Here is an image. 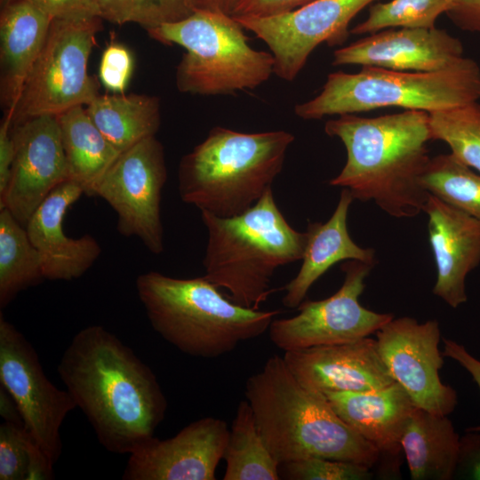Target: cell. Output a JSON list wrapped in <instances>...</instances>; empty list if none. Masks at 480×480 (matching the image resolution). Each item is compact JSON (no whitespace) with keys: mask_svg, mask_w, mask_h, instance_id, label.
I'll list each match as a JSON object with an SVG mask.
<instances>
[{"mask_svg":"<svg viewBox=\"0 0 480 480\" xmlns=\"http://www.w3.org/2000/svg\"><path fill=\"white\" fill-rule=\"evenodd\" d=\"M100 444L130 454L155 436L167 400L153 371L101 325L80 330L57 368Z\"/></svg>","mask_w":480,"mask_h":480,"instance_id":"obj_1","label":"cell"},{"mask_svg":"<svg viewBox=\"0 0 480 480\" xmlns=\"http://www.w3.org/2000/svg\"><path fill=\"white\" fill-rule=\"evenodd\" d=\"M324 132L341 140L347 160L329 181L348 188L354 199L373 201L395 218L423 212L429 193L420 184L430 156L428 112L405 111L375 117L355 114L328 120Z\"/></svg>","mask_w":480,"mask_h":480,"instance_id":"obj_2","label":"cell"},{"mask_svg":"<svg viewBox=\"0 0 480 480\" xmlns=\"http://www.w3.org/2000/svg\"><path fill=\"white\" fill-rule=\"evenodd\" d=\"M249 402L268 448L280 465L319 457L380 464L379 450L349 427L325 396L304 387L284 356H270L245 382Z\"/></svg>","mask_w":480,"mask_h":480,"instance_id":"obj_3","label":"cell"},{"mask_svg":"<svg viewBox=\"0 0 480 480\" xmlns=\"http://www.w3.org/2000/svg\"><path fill=\"white\" fill-rule=\"evenodd\" d=\"M207 234L204 277L253 309L274 292L276 270L301 260L307 233L295 230L277 207L272 188L244 212L228 218L201 212Z\"/></svg>","mask_w":480,"mask_h":480,"instance_id":"obj_4","label":"cell"},{"mask_svg":"<svg viewBox=\"0 0 480 480\" xmlns=\"http://www.w3.org/2000/svg\"><path fill=\"white\" fill-rule=\"evenodd\" d=\"M136 290L152 328L180 351L213 358L268 331L279 310L240 306L204 276L175 278L150 271Z\"/></svg>","mask_w":480,"mask_h":480,"instance_id":"obj_5","label":"cell"},{"mask_svg":"<svg viewBox=\"0 0 480 480\" xmlns=\"http://www.w3.org/2000/svg\"><path fill=\"white\" fill-rule=\"evenodd\" d=\"M293 141L283 130L247 133L212 128L180 163L181 200L222 218L244 212L271 188Z\"/></svg>","mask_w":480,"mask_h":480,"instance_id":"obj_6","label":"cell"},{"mask_svg":"<svg viewBox=\"0 0 480 480\" xmlns=\"http://www.w3.org/2000/svg\"><path fill=\"white\" fill-rule=\"evenodd\" d=\"M480 100V67L464 57L454 66L433 72L362 67L356 73L336 71L315 98L295 105L305 120L397 107L434 112Z\"/></svg>","mask_w":480,"mask_h":480,"instance_id":"obj_7","label":"cell"},{"mask_svg":"<svg viewBox=\"0 0 480 480\" xmlns=\"http://www.w3.org/2000/svg\"><path fill=\"white\" fill-rule=\"evenodd\" d=\"M244 29L231 15L196 11L148 33L186 49L176 68L179 91L211 96L255 89L274 74L272 53L252 48Z\"/></svg>","mask_w":480,"mask_h":480,"instance_id":"obj_8","label":"cell"},{"mask_svg":"<svg viewBox=\"0 0 480 480\" xmlns=\"http://www.w3.org/2000/svg\"><path fill=\"white\" fill-rule=\"evenodd\" d=\"M101 18L52 20L43 49L24 84L12 124L39 115L58 116L87 106L99 93L88 61Z\"/></svg>","mask_w":480,"mask_h":480,"instance_id":"obj_9","label":"cell"},{"mask_svg":"<svg viewBox=\"0 0 480 480\" xmlns=\"http://www.w3.org/2000/svg\"><path fill=\"white\" fill-rule=\"evenodd\" d=\"M373 266L345 260L340 288L324 300H303L292 317L275 318L268 328L272 343L286 352L350 342L375 333L394 316L367 309L358 301Z\"/></svg>","mask_w":480,"mask_h":480,"instance_id":"obj_10","label":"cell"},{"mask_svg":"<svg viewBox=\"0 0 480 480\" xmlns=\"http://www.w3.org/2000/svg\"><path fill=\"white\" fill-rule=\"evenodd\" d=\"M166 180L164 148L151 136L120 153L95 192L115 211L118 232L138 237L156 255L164 252L161 199Z\"/></svg>","mask_w":480,"mask_h":480,"instance_id":"obj_11","label":"cell"},{"mask_svg":"<svg viewBox=\"0 0 480 480\" xmlns=\"http://www.w3.org/2000/svg\"><path fill=\"white\" fill-rule=\"evenodd\" d=\"M0 383L15 402L24 427L55 464L61 455L60 428L76 405L44 372L25 336L0 314Z\"/></svg>","mask_w":480,"mask_h":480,"instance_id":"obj_12","label":"cell"},{"mask_svg":"<svg viewBox=\"0 0 480 480\" xmlns=\"http://www.w3.org/2000/svg\"><path fill=\"white\" fill-rule=\"evenodd\" d=\"M374 1L313 0L276 15L235 19L268 46L274 74L292 82L320 44H342L350 32V21Z\"/></svg>","mask_w":480,"mask_h":480,"instance_id":"obj_13","label":"cell"},{"mask_svg":"<svg viewBox=\"0 0 480 480\" xmlns=\"http://www.w3.org/2000/svg\"><path fill=\"white\" fill-rule=\"evenodd\" d=\"M380 356L394 381L416 407L439 415L452 413L458 403L456 391L441 381L444 354L436 320L419 323L412 317L391 319L376 332Z\"/></svg>","mask_w":480,"mask_h":480,"instance_id":"obj_14","label":"cell"},{"mask_svg":"<svg viewBox=\"0 0 480 480\" xmlns=\"http://www.w3.org/2000/svg\"><path fill=\"white\" fill-rule=\"evenodd\" d=\"M14 160L0 209L23 225L60 183L68 180L58 117L39 115L12 126Z\"/></svg>","mask_w":480,"mask_h":480,"instance_id":"obj_15","label":"cell"},{"mask_svg":"<svg viewBox=\"0 0 480 480\" xmlns=\"http://www.w3.org/2000/svg\"><path fill=\"white\" fill-rule=\"evenodd\" d=\"M229 436L225 420L205 417L173 437L153 436L129 454L124 480H214Z\"/></svg>","mask_w":480,"mask_h":480,"instance_id":"obj_16","label":"cell"},{"mask_svg":"<svg viewBox=\"0 0 480 480\" xmlns=\"http://www.w3.org/2000/svg\"><path fill=\"white\" fill-rule=\"evenodd\" d=\"M464 57L462 43L444 29L396 28L336 49L332 65L433 72L451 68Z\"/></svg>","mask_w":480,"mask_h":480,"instance_id":"obj_17","label":"cell"},{"mask_svg":"<svg viewBox=\"0 0 480 480\" xmlns=\"http://www.w3.org/2000/svg\"><path fill=\"white\" fill-rule=\"evenodd\" d=\"M284 359L304 387L322 394L375 390L395 382L376 340L369 337L286 351Z\"/></svg>","mask_w":480,"mask_h":480,"instance_id":"obj_18","label":"cell"},{"mask_svg":"<svg viewBox=\"0 0 480 480\" xmlns=\"http://www.w3.org/2000/svg\"><path fill=\"white\" fill-rule=\"evenodd\" d=\"M423 212L437 271L432 292L456 308L467 301L466 277L480 263V221L431 194Z\"/></svg>","mask_w":480,"mask_h":480,"instance_id":"obj_19","label":"cell"},{"mask_svg":"<svg viewBox=\"0 0 480 480\" xmlns=\"http://www.w3.org/2000/svg\"><path fill=\"white\" fill-rule=\"evenodd\" d=\"M83 194L78 183L65 180L49 194L25 225L41 256L45 279L78 278L100 255L101 248L94 237L88 234L79 238L69 237L63 229L66 212Z\"/></svg>","mask_w":480,"mask_h":480,"instance_id":"obj_20","label":"cell"},{"mask_svg":"<svg viewBox=\"0 0 480 480\" xmlns=\"http://www.w3.org/2000/svg\"><path fill=\"white\" fill-rule=\"evenodd\" d=\"M335 412L380 452L390 476H397L400 440L416 407L396 382L380 389L324 393Z\"/></svg>","mask_w":480,"mask_h":480,"instance_id":"obj_21","label":"cell"},{"mask_svg":"<svg viewBox=\"0 0 480 480\" xmlns=\"http://www.w3.org/2000/svg\"><path fill=\"white\" fill-rule=\"evenodd\" d=\"M353 200L351 192L343 188L330 219L325 223H308L301 266L295 277L284 287V307L298 308L315 282L340 261L354 260L375 264V251L362 248L349 236L347 220Z\"/></svg>","mask_w":480,"mask_h":480,"instance_id":"obj_22","label":"cell"},{"mask_svg":"<svg viewBox=\"0 0 480 480\" xmlns=\"http://www.w3.org/2000/svg\"><path fill=\"white\" fill-rule=\"evenodd\" d=\"M1 9V97L5 113L13 117L53 19L26 0H16Z\"/></svg>","mask_w":480,"mask_h":480,"instance_id":"obj_23","label":"cell"},{"mask_svg":"<svg viewBox=\"0 0 480 480\" xmlns=\"http://www.w3.org/2000/svg\"><path fill=\"white\" fill-rule=\"evenodd\" d=\"M460 436L445 415L415 407L400 444L412 480L454 478Z\"/></svg>","mask_w":480,"mask_h":480,"instance_id":"obj_24","label":"cell"},{"mask_svg":"<svg viewBox=\"0 0 480 480\" xmlns=\"http://www.w3.org/2000/svg\"><path fill=\"white\" fill-rule=\"evenodd\" d=\"M68 180L78 183L84 195L95 196L100 180L120 152L106 139L84 106L57 116Z\"/></svg>","mask_w":480,"mask_h":480,"instance_id":"obj_25","label":"cell"},{"mask_svg":"<svg viewBox=\"0 0 480 480\" xmlns=\"http://www.w3.org/2000/svg\"><path fill=\"white\" fill-rule=\"evenodd\" d=\"M85 108L98 129L120 153L155 136L160 127V102L155 96L100 94Z\"/></svg>","mask_w":480,"mask_h":480,"instance_id":"obj_26","label":"cell"},{"mask_svg":"<svg viewBox=\"0 0 480 480\" xmlns=\"http://www.w3.org/2000/svg\"><path fill=\"white\" fill-rule=\"evenodd\" d=\"M223 460L224 480H278L279 462L262 438L249 402L236 408Z\"/></svg>","mask_w":480,"mask_h":480,"instance_id":"obj_27","label":"cell"},{"mask_svg":"<svg viewBox=\"0 0 480 480\" xmlns=\"http://www.w3.org/2000/svg\"><path fill=\"white\" fill-rule=\"evenodd\" d=\"M44 278L42 260L21 224L6 208L0 209V308L21 291Z\"/></svg>","mask_w":480,"mask_h":480,"instance_id":"obj_28","label":"cell"},{"mask_svg":"<svg viewBox=\"0 0 480 480\" xmlns=\"http://www.w3.org/2000/svg\"><path fill=\"white\" fill-rule=\"evenodd\" d=\"M420 184L429 194L480 221V173L452 153L430 158Z\"/></svg>","mask_w":480,"mask_h":480,"instance_id":"obj_29","label":"cell"},{"mask_svg":"<svg viewBox=\"0 0 480 480\" xmlns=\"http://www.w3.org/2000/svg\"><path fill=\"white\" fill-rule=\"evenodd\" d=\"M53 467L24 424L0 425V480H51Z\"/></svg>","mask_w":480,"mask_h":480,"instance_id":"obj_30","label":"cell"},{"mask_svg":"<svg viewBox=\"0 0 480 480\" xmlns=\"http://www.w3.org/2000/svg\"><path fill=\"white\" fill-rule=\"evenodd\" d=\"M428 114L433 140L446 143L456 158L480 173L478 101Z\"/></svg>","mask_w":480,"mask_h":480,"instance_id":"obj_31","label":"cell"},{"mask_svg":"<svg viewBox=\"0 0 480 480\" xmlns=\"http://www.w3.org/2000/svg\"><path fill=\"white\" fill-rule=\"evenodd\" d=\"M455 0H390L370 6L364 20L350 33L370 35L387 28H433L437 18L446 13Z\"/></svg>","mask_w":480,"mask_h":480,"instance_id":"obj_32","label":"cell"},{"mask_svg":"<svg viewBox=\"0 0 480 480\" xmlns=\"http://www.w3.org/2000/svg\"><path fill=\"white\" fill-rule=\"evenodd\" d=\"M101 19L122 25L136 23L147 31L182 20L193 12L186 0H96Z\"/></svg>","mask_w":480,"mask_h":480,"instance_id":"obj_33","label":"cell"},{"mask_svg":"<svg viewBox=\"0 0 480 480\" xmlns=\"http://www.w3.org/2000/svg\"><path fill=\"white\" fill-rule=\"evenodd\" d=\"M284 476L292 480H369L372 468L348 461L312 457L282 464Z\"/></svg>","mask_w":480,"mask_h":480,"instance_id":"obj_34","label":"cell"},{"mask_svg":"<svg viewBox=\"0 0 480 480\" xmlns=\"http://www.w3.org/2000/svg\"><path fill=\"white\" fill-rule=\"evenodd\" d=\"M133 69V59L127 47L111 44L103 52L99 77L104 87L115 93H123Z\"/></svg>","mask_w":480,"mask_h":480,"instance_id":"obj_35","label":"cell"},{"mask_svg":"<svg viewBox=\"0 0 480 480\" xmlns=\"http://www.w3.org/2000/svg\"><path fill=\"white\" fill-rule=\"evenodd\" d=\"M52 19L101 18L96 0H26Z\"/></svg>","mask_w":480,"mask_h":480,"instance_id":"obj_36","label":"cell"},{"mask_svg":"<svg viewBox=\"0 0 480 480\" xmlns=\"http://www.w3.org/2000/svg\"><path fill=\"white\" fill-rule=\"evenodd\" d=\"M454 478L480 480V431L466 430L460 438Z\"/></svg>","mask_w":480,"mask_h":480,"instance_id":"obj_37","label":"cell"},{"mask_svg":"<svg viewBox=\"0 0 480 480\" xmlns=\"http://www.w3.org/2000/svg\"><path fill=\"white\" fill-rule=\"evenodd\" d=\"M313 0H239L232 17H268L299 8Z\"/></svg>","mask_w":480,"mask_h":480,"instance_id":"obj_38","label":"cell"},{"mask_svg":"<svg viewBox=\"0 0 480 480\" xmlns=\"http://www.w3.org/2000/svg\"><path fill=\"white\" fill-rule=\"evenodd\" d=\"M12 116L5 113L0 125V198L8 188L14 160V141L12 135Z\"/></svg>","mask_w":480,"mask_h":480,"instance_id":"obj_39","label":"cell"},{"mask_svg":"<svg viewBox=\"0 0 480 480\" xmlns=\"http://www.w3.org/2000/svg\"><path fill=\"white\" fill-rule=\"evenodd\" d=\"M445 14L459 28L480 33V0H455Z\"/></svg>","mask_w":480,"mask_h":480,"instance_id":"obj_40","label":"cell"},{"mask_svg":"<svg viewBox=\"0 0 480 480\" xmlns=\"http://www.w3.org/2000/svg\"><path fill=\"white\" fill-rule=\"evenodd\" d=\"M443 354L461 365L472 376L480 390V360L473 356L463 345L448 339H444ZM466 430L480 431V425L469 427Z\"/></svg>","mask_w":480,"mask_h":480,"instance_id":"obj_41","label":"cell"},{"mask_svg":"<svg viewBox=\"0 0 480 480\" xmlns=\"http://www.w3.org/2000/svg\"><path fill=\"white\" fill-rule=\"evenodd\" d=\"M239 0H186L192 12L207 11L232 15Z\"/></svg>","mask_w":480,"mask_h":480,"instance_id":"obj_42","label":"cell"},{"mask_svg":"<svg viewBox=\"0 0 480 480\" xmlns=\"http://www.w3.org/2000/svg\"><path fill=\"white\" fill-rule=\"evenodd\" d=\"M0 404L1 415L4 420L23 424L15 402L7 393V391L2 387L0 391Z\"/></svg>","mask_w":480,"mask_h":480,"instance_id":"obj_43","label":"cell"},{"mask_svg":"<svg viewBox=\"0 0 480 480\" xmlns=\"http://www.w3.org/2000/svg\"><path fill=\"white\" fill-rule=\"evenodd\" d=\"M16 0H0L1 8L8 5L9 4L14 2Z\"/></svg>","mask_w":480,"mask_h":480,"instance_id":"obj_44","label":"cell"}]
</instances>
